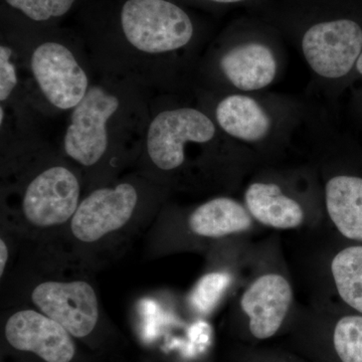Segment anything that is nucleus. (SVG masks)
I'll return each mask as SVG.
<instances>
[{"instance_id":"1","label":"nucleus","mask_w":362,"mask_h":362,"mask_svg":"<svg viewBox=\"0 0 362 362\" xmlns=\"http://www.w3.org/2000/svg\"><path fill=\"white\" fill-rule=\"evenodd\" d=\"M97 75L168 90L173 59L194 39L189 14L173 0H92L77 13Z\"/></svg>"},{"instance_id":"2","label":"nucleus","mask_w":362,"mask_h":362,"mask_svg":"<svg viewBox=\"0 0 362 362\" xmlns=\"http://www.w3.org/2000/svg\"><path fill=\"white\" fill-rule=\"evenodd\" d=\"M69 113L62 148L85 169L139 156L151 116L149 90L129 81L97 75Z\"/></svg>"},{"instance_id":"3","label":"nucleus","mask_w":362,"mask_h":362,"mask_svg":"<svg viewBox=\"0 0 362 362\" xmlns=\"http://www.w3.org/2000/svg\"><path fill=\"white\" fill-rule=\"evenodd\" d=\"M1 25L18 40L25 64L26 99L39 115L70 113L96 77L84 40L59 26L28 25L1 13Z\"/></svg>"},{"instance_id":"4","label":"nucleus","mask_w":362,"mask_h":362,"mask_svg":"<svg viewBox=\"0 0 362 362\" xmlns=\"http://www.w3.org/2000/svg\"><path fill=\"white\" fill-rule=\"evenodd\" d=\"M216 132L213 119L199 109L165 106L153 99L140 156L156 170L173 173L185 164V143H211Z\"/></svg>"},{"instance_id":"5","label":"nucleus","mask_w":362,"mask_h":362,"mask_svg":"<svg viewBox=\"0 0 362 362\" xmlns=\"http://www.w3.org/2000/svg\"><path fill=\"white\" fill-rule=\"evenodd\" d=\"M80 178L64 164H52L26 183L21 209L28 223L40 228L63 225L80 204Z\"/></svg>"},{"instance_id":"6","label":"nucleus","mask_w":362,"mask_h":362,"mask_svg":"<svg viewBox=\"0 0 362 362\" xmlns=\"http://www.w3.org/2000/svg\"><path fill=\"white\" fill-rule=\"evenodd\" d=\"M302 49L307 63L319 76L341 78L361 54V28L349 20L317 23L305 33Z\"/></svg>"},{"instance_id":"7","label":"nucleus","mask_w":362,"mask_h":362,"mask_svg":"<svg viewBox=\"0 0 362 362\" xmlns=\"http://www.w3.org/2000/svg\"><path fill=\"white\" fill-rule=\"evenodd\" d=\"M140 194L133 183L92 190L78 204L71 221L73 235L81 242H97L123 228L132 218Z\"/></svg>"},{"instance_id":"8","label":"nucleus","mask_w":362,"mask_h":362,"mask_svg":"<svg viewBox=\"0 0 362 362\" xmlns=\"http://www.w3.org/2000/svg\"><path fill=\"white\" fill-rule=\"evenodd\" d=\"M32 300L42 314L61 324L74 337H88L99 320L96 293L85 281H47L35 288Z\"/></svg>"},{"instance_id":"9","label":"nucleus","mask_w":362,"mask_h":362,"mask_svg":"<svg viewBox=\"0 0 362 362\" xmlns=\"http://www.w3.org/2000/svg\"><path fill=\"white\" fill-rule=\"evenodd\" d=\"M6 337L13 349L33 352L47 362H71L76 354L70 333L37 311L21 310L9 317Z\"/></svg>"},{"instance_id":"10","label":"nucleus","mask_w":362,"mask_h":362,"mask_svg":"<svg viewBox=\"0 0 362 362\" xmlns=\"http://www.w3.org/2000/svg\"><path fill=\"white\" fill-rule=\"evenodd\" d=\"M292 299L291 285L283 276L266 274L256 279L240 299L252 337L258 339L274 337L284 322Z\"/></svg>"},{"instance_id":"11","label":"nucleus","mask_w":362,"mask_h":362,"mask_svg":"<svg viewBox=\"0 0 362 362\" xmlns=\"http://www.w3.org/2000/svg\"><path fill=\"white\" fill-rule=\"evenodd\" d=\"M218 68L233 87L256 90L273 82L277 74V61L267 45L249 42L223 52L218 59Z\"/></svg>"},{"instance_id":"12","label":"nucleus","mask_w":362,"mask_h":362,"mask_svg":"<svg viewBox=\"0 0 362 362\" xmlns=\"http://www.w3.org/2000/svg\"><path fill=\"white\" fill-rule=\"evenodd\" d=\"M216 123L226 134L247 142L264 139L270 132V117L251 97L228 95L214 109Z\"/></svg>"},{"instance_id":"13","label":"nucleus","mask_w":362,"mask_h":362,"mask_svg":"<svg viewBox=\"0 0 362 362\" xmlns=\"http://www.w3.org/2000/svg\"><path fill=\"white\" fill-rule=\"evenodd\" d=\"M245 202L252 218L270 228L291 230L304 221L302 206L274 183H252L246 190Z\"/></svg>"},{"instance_id":"14","label":"nucleus","mask_w":362,"mask_h":362,"mask_svg":"<svg viewBox=\"0 0 362 362\" xmlns=\"http://www.w3.org/2000/svg\"><path fill=\"white\" fill-rule=\"evenodd\" d=\"M325 204L338 232L346 239L362 242V178H331L325 187Z\"/></svg>"},{"instance_id":"15","label":"nucleus","mask_w":362,"mask_h":362,"mask_svg":"<svg viewBox=\"0 0 362 362\" xmlns=\"http://www.w3.org/2000/svg\"><path fill=\"white\" fill-rule=\"evenodd\" d=\"M252 225L247 207L230 197H216L197 207L188 218V228L204 238H223L246 232Z\"/></svg>"},{"instance_id":"16","label":"nucleus","mask_w":362,"mask_h":362,"mask_svg":"<svg viewBox=\"0 0 362 362\" xmlns=\"http://www.w3.org/2000/svg\"><path fill=\"white\" fill-rule=\"evenodd\" d=\"M92 0H1V13L28 25L59 26L71 14L78 13Z\"/></svg>"},{"instance_id":"17","label":"nucleus","mask_w":362,"mask_h":362,"mask_svg":"<svg viewBox=\"0 0 362 362\" xmlns=\"http://www.w3.org/2000/svg\"><path fill=\"white\" fill-rule=\"evenodd\" d=\"M338 294L362 315V246L345 247L331 262Z\"/></svg>"},{"instance_id":"18","label":"nucleus","mask_w":362,"mask_h":362,"mask_svg":"<svg viewBox=\"0 0 362 362\" xmlns=\"http://www.w3.org/2000/svg\"><path fill=\"white\" fill-rule=\"evenodd\" d=\"M333 344L341 362H362V315H347L338 320Z\"/></svg>"},{"instance_id":"19","label":"nucleus","mask_w":362,"mask_h":362,"mask_svg":"<svg viewBox=\"0 0 362 362\" xmlns=\"http://www.w3.org/2000/svg\"><path fill=\"white\" fill-rule=\"evenodd\" d=\"M230 277L226 273H211L202 277L192 295V303L202 313L211 311L230 285Z\"/></svg>"},{"instance_id":"20","label":"nucleus","mask_w":362,"mask_h":362,"mask_svg":"<svg viewBox=\"0 0 362 362\" xmlns=\"http://www.w3.org/2000/svg\"><path fill=\"white\" fill-rule=\"evenodd\" d=\"M8 261V249L6 242L4 240H0V276H4V270Z\"/></svg>"},{"instance_id":"21","label":"nucleus","mask_w":362,"mask_h":362,"mask_svg":"<svg viewBox=\"0 0 362 362\" xmlns=\"http://www.w3.org/2000/svg\"><path fill=\"white\" fill-rule=\"evenodd\" d=\"M206 1L214 2V4H235V2L243 1V0H206Z\"/></svg>"},{"instance_id":"22","label":"nucleus","mask_w":362,"mask_h":362,"mask_svg":"<svg viewBox=\"0 0 362 362\" xmlns=\"http://www.w3.org/2000/svg\"><path fill=\"white\" fill-rule=\"evenodd\" d=\"M356 68H357V71H358L359 73H361L362 75V52H361V56H359L358 59H357Z\"/></svg>"}]
</instances>
